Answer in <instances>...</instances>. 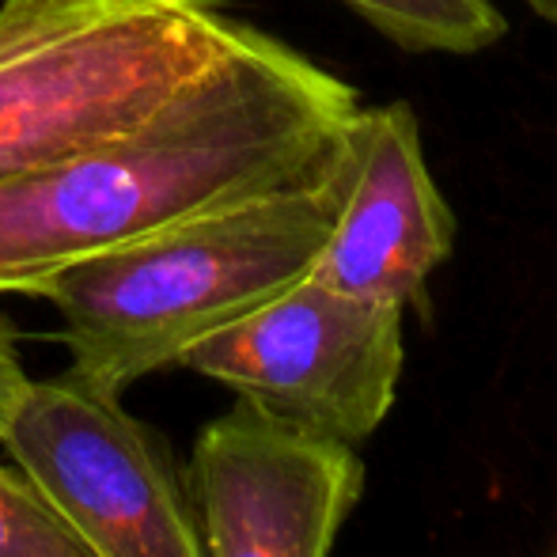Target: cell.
<instances>
[{
  "mask_svg": "<svg viewBox=\"0 0 557 557\" xmlns=\"http://www.w3.org/2000/svg\"><path fill=\"white\" fill-rule=\"evenodd\" d=\"M357 107L342 76L243 23L137 129L0 183V293L319 175Z\"/></svg>",
  "mask_w": 557,
  "mask_h": 557,
  "instance_id": "obj_1",
  "label": "cell"
},
{
  "mask_svg": "<svg viewBox=\"0 0 557 557\" xmlns=\"http://www.w3.org/2000/svg\"><path fill=\"white\" fill-rule=\"evenodd\" d=\"M337 186L323 171L285 190L235 201L148 232L38 281L65 323L73 372L125 395L183 364L198 342L239 323L315 270L334 227Z\"/></svg>",
  "mask_w": 557,
  "mask_h": 557,
  "instance_id": "obj_2",
  "label": "cell"
},
{
  "mask_svg": "<svg viewBox=\"0 0 557 557\" xmlns=\"http://www.w3.org/2000/svg\"><path fill=\"white\" fill-rule=\"evenodd\" d=\"M239 30L216 0L0 8V183L137 129Z\"/></svg>",
  "mask_w": 557,
  "mask_h": 557,
  "instance_id": "obj_3",
  "label": "cell"
},
{
  "mask_svg": "<svg viewBox=\"0 0 557 557\" xmlns=\"http://www.w3.org/2000/svg\"><path fill=\"white\" fill-rule=\"evenodd\" d=\"M403 319V304L364 300L308 273L194 345L183 368L285 425L357 447L395 406L406 364Z\"/></svg>",
  "mask_w": 557,
  "mask_h": 557,
  "instance_id": "obj_4",
  "label": "cell"
},
{
  "mask_svg": "<svg viewBox=\"0 0 557 557\" xmlns=\"http://www.w3.org/2000/svg\"><path fill=\"white\" fill-rule=\"evenodd\" d=\"M0 444L96 557H206L168 444L73 368L30 380Z\"/></svg>",
  "mask_w": 557,
  "mask_h": 557,
  "instance_id": "obj_5",
  "label": "cell"
},
{
  "mask_svg": "<svg viewBox=\"0 0 557 557\" xmlns=\"http://www.w3.org/2000/svg\"><path fill=\"white\" fill-rule=\"evenodd\" d=\"M364 493L357 447L285 425L239 398L186 462L206 557H331Z\"/></svg>",
  "mask_w": 557,
  "mask_h": 557,
  "instance_id": "obj_6",
  "label": "cell"
},
{
  "mask_svg": "<svg viewBox=\"0 0 557 557\" xmlns=\"http://www.w3.org/2000/svg\"><path fill=\"white\" fill-rule=\"evenodd\" d=\"M331 175L334 227L311 277L410 308L455 247V216L425 163L413 107H357L331 148Z\"/></svg>",
  "mask_w": 557,
  "mask_h": 557,
  "instance_id": "obj_7",
  "label": "cell"
},
{
  "mask_svg": "<svg viewBox=\"0 0 557 557\" xmlns=\"http://www.w3.org/2000/svg\"><path fill=\"white\" fill-rule=\"evenodd\" d=\"M406 53L474 58L508 35L493 0H337Z\"/></svg>",
  "mask_w": 557,
  "mask_h": 557,
  "instance_id": "obj_8",
  "label": "cell"
},
{
  "mask_svg": "<svg viewBox=\"0 0 557 557\" xmlns=\"http://www.w3.org/2000/svg\"><path fill=\"white\" fill-rule=\"evenodd\" d=\"M0 557H96L53 500L23 474L0 462Z\"/></svg>",
  "mask_w": 557,
  "mask_h": 557,
  "instance_id": "obj_9",
  "label": "cell"
},
{
  "mask_svg": "<svg viewBox=\"0 0 557 557\" xmlns=\"http://www.w3.org/2000/svg\"><path fill=\"white\" fill-rule=\"evenodd\" d=\"M30 387V375L23 372L20 345H15V331L4 315H0V433H4L8 418L20 406L23 391Z\"/></svg>",
  "mask_w": 557,
  "mask_h": 557,
  "instance_id": "obj_10",
  "label": "cell"
},
{
  "mask_svg": "<svg viewBox=\"0 0 557 557\" xmlns=\"http://www.w3.org/2000/svg\"><path fill=\"white\" fill-rule=\"evenodd\" d=\"M535 15H543L550 27H557V0H523Z\"/></svg>",
  "mask_w": 557,
  "mask_h": 557,
  "instance_id": "obj_11",
  "label": "cell"
},
{
  "mask_svg": "<svg viewBox=\"0 0 557 557\" xmlns=\"http://www.w3.org/2000/svg\"><path fill=\"white\" fill-rule=\"evenodd\" d=\"M27 4H50V0H0V8H27Z\"/></svg>",
  "mask_w": 557,
  "mask_h": 557,
  "instance_id": "obj_12",
  "label": "cell"
},
{
  "mask_svg": "<svg viewBox=\"0 0 557 557\" xmlns=\"http://www.w3.org/2000/svg\"><path fill=\"white\" fill-rule=\"evenodd\" d=\"M554 557H557V554H554Z\"/></svg>",
  "mask_w": 557,
  "mask_h": 557,
  "instance_id": "obj_13",
  "label": "cell"
}]
</instances>
